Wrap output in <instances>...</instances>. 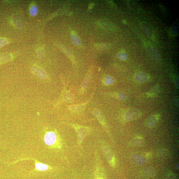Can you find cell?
I'll list each match as a JSON object with an SVG mask.
<instances>
[{"label": "cell", "instance_id": "obj_9", "mask_svg": "<svg viewBox=\"0 0 179 179\" xmlns=\"http://www.w3.org/2000/svg\"><path fill=\"white\" fill-rule=\"evenodd\" d=\"M157 121V117L155 115H153L149 117L147 121L148 125L150 127H154L156 125Z\"/></svg>", "mask_w": 179, "mask_h": 179}, {"label": "cell", "instance_id": "obj_15", "mask_svg": "<svg viewBox=\"0 0 179 179\" xmlns=\"http://www.w3.org/2000/svg\"><path fill=\"white\" fill-rule=\"evenodd\" d=\"M33 71L37 75L45 77L46 74L45 72L36 67H34L32 69Z\"/></svg>", "mask_w": 179, "mask_h": 179}, {"label": "cell", "instance_id": "obj_8", "mask_svg": "<svg viewBox=\"0 0 179 179\" xmlns=\"http://www.w3.org/2000/svg\"><path fill=\"white\" fill-rule=\"evenodd\" d=\"M135 79L138 82H143L147 80L148 76L146 74L142 72H139L136 74Z\"/></svg>", "mask_w": 179, "mask_h": 179}, {"label": "cell", "instance_id": "obj_10", "mask_svg": "<svg viewBox=\"0 0 179 179\" xmlns=\"http://www.w3.org/2000/svg\"><path fill=\"white\" fill-rule=\"evenodd\" d=\"M12 57V55L10 53H6L0 54V63L9 61Z\"/></svg>", "mask_w": 179, "mask_h": 179}, {"label": "cell", "instance_id": "obj_21", "mask_svg": "<svg viewBox=\"0 0 179 179\" xmlns=\"http://www.w3.org/2000/svg\"><path fill=\"white\" fill-rule=\"evenodd\" d=\"M44 51L43 49H41L38 50V57L42 58L44 56Z\"/></svg>", "mask_w": 179, "mask_h": 179}, {"label": "cell", "instance_id": "obj_12", "mask_svg": "<svg viewBox=\"0 0 179 179\" xmlns=\"http://www.w3.org/2000/svg\"><path fill=\"white\" fill-rule=\"evenodd\" d=\"M104 84L107 86H109L113 84L114 80L112 77L110 76H107L105 77L102 81Z\"/></svg>", "mask_w": 179, "mask_h": 179}, {"label": "cell", "instance_id": "obj_17", "mask_svg": "<svg viewBox=\"0 0 179 179\" xmlns=\"http://www.w3.org/2000/svg\"><path fill=\"white\" fill-rule=\"evenodd\" d=\"M38 10L37 6L35 5L31 6L30 9V14L32 16H35L38 14Z\"/></svg>", "mask_w": 179, "mask_h": 179}, {"label": "cell", "instance_id": "obj_13", "mask_svg": "<svg viewBox=\"0 0 179 179\" xmlns=\"http://www.w3.org/2000/svg\"><path fill=\"white\" fill-rule=\"evenodd\" d=\"M109 95L121 100H124L126 99L127 98L126 96L125 93L121 92L110 93Z\"/></svg>", "mask_w": 179, "mask_h": 179}, {"label": "cell", "instance_id": "obj_6", "mask_svg": "<svg viewBox=\"0 0 179 179\" xmlns=\"http://www.w3.org/2000/svg\"><path fill=\"white\" fill-rule=\"evenodd\" d=\"M141 26L146 35L149 38H153V33L151 29L149 26L146 23L143 22L141 24Z\"/></svg>", "mask_w": 179, "mask_h": 179}, {"label": "cell", "instance_id": "obj_20", "mask_svg": "<svg viewBox=\"0 0 179 179\" xmlns=\"http://www.w3.org/2000/svg\"><path fill=\"white\" fill-rule=\"evenodd\" d=\"M106 156L107 157V158L108 159L109 161L111 163L113 161V156L111 152L109 150L108 148H106Z\"/></svg>", "mask_w": 179, "mask_h": 179}, {"label": "cell", "instance_id": "obj_4", "mask_svg": "<svg viewBox=\"0 0 179 179\" xmlns=\"http://www.w3.org/2000/svg\"><path fill=\"white\" fill-rule=\"evenodd\" d=\"M92 74L90 71H89L82 83L79 93L81 94H83L88 87L91 78Z\"/></svg>", "mask_w": 179, "mask_h": 179}, {"label": "cell", "instance_id": "obj_16", "mask_svg": "<svg viewBox=\"0 0 179 179\" xmlns=\"http://www.w3.org/2000/svg\"><path fill=\"white\" fill-rule=\"evenodd\" d=\"M71 40L73 43L76 46H79L81 42L79 37L75 34H72L71 36Z\"/></svg>", "mask_w": 179, "mask_h": 179}, {"label": "cell", "instance_id": "obj_19", "mask_svg": "<svg viewBox=\"0 0 179 179\" xmlns=\"http://www.w3.org/2000/svg\"><path fill=\"white\" fill-rule=\"evenodd\" d=\"M8 41L6 38H0V49L5 46L8 43Z\"/></svg>", "mask_w": 179, "mask_h": 179}, {"label": "cell", "instance_id": "obj_7", "mask_svg": "<svg viewBox=\"0 0 179 179\" xmlns=\"http://www.w3.org/2000/svg\"><path fill=\"white\" fill-rule=\"evenodd\" d=\"M132 160L134 162L138 165H143L145 161L144 157L138 154H134L132 157Z\"/></svg>", "mask_w": 179, "mask_h": 179}, {"label": "cell", "instance_id": "obj_3", "mask_svg": "<svg viewBox=\"0 0 179 179\" xmlns=\"http://www.w3.org/2000/svg\"><path fill=\"white\" fill-rule=\"evenodd\" d=\"M57 136L54 132H49L47 133L44 137L45 143L48 146H52L56 142Z\"/></svg>", "mask_w": 179, "mask_h": 179}, {"label": "cell", "instance_id": "obj_23", "mask_svg": "<svg viewBox=\"0 0 179 179\" xmlns=\"http://www.w3.org/2000/svg\"><path fill=\"white\" fill-rule=\"evenodd\" d=\"M95 179H103V178H101L100 177H99L98 175L97 174V175H96L95 177Z\"/></svg>", "mask_w": 179, "mask_h": 179}, {"label": "cell", "instance_id": "obj_1", "mask_svg": "<svg viewBox=\"0 0 179 179\" xmlns=\"http://www.w3.org/2000/svg\"><path fill=\"white\" fill-rule=\"evenodd\" d=\"M140 116L141 113L139 111L136 109H132L126 113L125 118L127 121H131L138 118Z\"/></svg>", "mask_w": 179, "mask_h": 179}, {"label": "cell", "instance_id": "obj_22", "mask_svg": "<svg viewBox=\"0 0 179 179\" xmlns=\"http://www.w3.org/2000/svg\"><path fill=\"white\" fill-rule=\"evenodd\" d=\"M174 101L176 105L178 106V100L177 97H175Z\"/></svg>", "mask_w": 179, "mask_h": 179}, {"label": "cell", "instance_id": "obj_14", "mask_svg": "<svg viewBox=\"0 0 179 179\" xmlns=\"http://www.w3.org/2000/svg\"><path fill=\"white\" fill-rule=\"evenodd\" d=\"M36 168L37 169L40 171H45L49 169V166L46 164L38 163L36 164Z\"/></svg>", "mask_w": 179, "mask_h": 179}, {"label": "cell", "instance_id": "obj_11", "mask_svg": "<svg viewBox=\"0 0 179 179\" xmlns=\"http://www.w3.org/2000/svg\"><path fill=\"white\" fill-rule=\"evenodd\" d=\"M144 143V140L141 138H136L132 140L131 144L133 146L139 147L142 145Z\"/></svg>", "mask_w": 179, "mask_h": 179}, {"label": "cell", "instance_id": "obj_2", "mask_svg": "<svg viewBox=\"0 0 179 179\" xmlns=\"http://www.w3.org/2000/svg\"><path fill=\"white\" fill-rule=\"evenodd\" d=\"M92 97L90 99H89L85 103L78 104L70 105L69 106V108L72 112L79 113L82 112L86 108L87 105L91 99Z\"/></svg>", "mask_w": 179, "mask_h": 179}, {"label": "cell", "instance_id": "obj_18", "mask_svg": "<svg viewBox=\"0 0 179 179\" xmlns=\"http://www.w3.org/2000/svg\"><path fill=\"white\" fill-rule=\"evenodd\" d=\"M117 57L121 60L125 61L127 58V55L125 52H120L117 54Z\"/></svg>", "mask_w": 179, "mask_h": 179}, {"label": "cell", "instance_id": "obj_5", "mask_svg": "<svg viewBox=\"0 0 179 179\" xmlns=\"http://www.w3.org/2000/svg\"><path fill=\"white\" fill-rule=\"evenodd\" d=\"M146 50L149 54L153 59H158L159 58V55L157 50L153 46H148L146 47Z\"/></svg>", "mask_w": 179, "mask_h": 179}]
</instances>
